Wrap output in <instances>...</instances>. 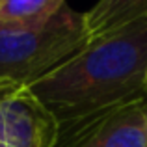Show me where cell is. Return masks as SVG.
I'll return each mask as SVG.
<instances>
[{"mask_svg":"<svg viewBox=\"0 0 147 147\" xmlns=\"http://www.w3.org/2000/svg\"><path fill=\"white\" fill-rule=\"evenodd\" d=\"M65 134L147 95V15L108 32L26 86Z\"/></svg>","mask_w":147,"mask_h":147,"instance_id":"1","label":"cell"},{"mask_svg":"<svg viewBox=\"0 0 147 147\" xmlns=\"http://www.w3.org/2000/svg\"><path fill=\"white\" fill-rule=\"evenodd\" d=\"M88 43L84 13L67 4L39 26L0 22V82L28 86Z\"/></svg>","mask_w":147,"mask_h":147,"instance_id":"2","label":"cell"},{"mask_svg":"<svg viewBox=\"0 0 147 147\" xmlns=\"http://www.w3.org/2000/svg\"><path fill=\"white\" fill-rule=\"evenodd\" d=\"M65 0H0V22L17 26H39L54 17Z\"/></svg>","mask_w":147,"mask_h":147,"instance_id":"6","label":"cell"},{"mask_svg":"<svg viewBox=\"0 0 147 147\" xmlns=\"http://www.w3.org/2000/svg\"><path fill=\"white\" fill-rule=\"evenodd\" d=\"M58 123L26 86L0 82V147H54Z\"/></svg>","mask_w":147,"mask_h":147,"instance_id":"3","label":"cell"},{"mask_svg":"<svg viewBox=\"0 0 147 147\" xmlns=\"http://www.w3.org/2000/svg\"><path fill=\"white\" fill-rule=\"evenodd\" d=\"M54 147H147V95L58 134Z\"/></svg>","mask_w":147,"mask_h":147,"instance_id":"4","label":"cell"},{"mask_svg":"<svg viewBox=\"0 0 147 147\" xmlns=\"http://www.w3.org/2000/svg\"><path fill=\"white\" fill-rule=\"evenodd\" d=\"M144 15H147V0H97L84 13V24L90 39H97Z\"/></svg>","mask_w":147,"mask_h":147,"instance_id":"5","label":"cell"}]
</instances>
